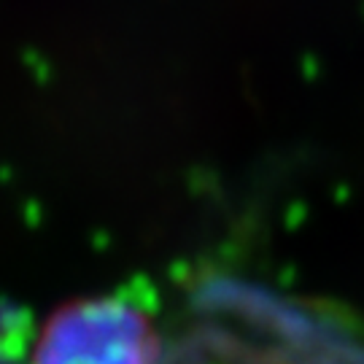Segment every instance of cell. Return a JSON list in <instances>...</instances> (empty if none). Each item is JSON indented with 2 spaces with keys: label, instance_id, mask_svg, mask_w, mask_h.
<instances>
[{
  "label": "cell",
  "instance_id": "cell-1",
  "mask_svg": "<svg viewBox=\"0 0 364 364\" xmlns=\"http://www.w3.org/2000/svg\"><path fill=\"white\" fill-rule=\"evenodd\" d=\"M33 364H159V338L124 297L76 299L43 324Z\"/></svg>",
  "mask_w": 364,
  "mask_h": 364
}]
</instances>
